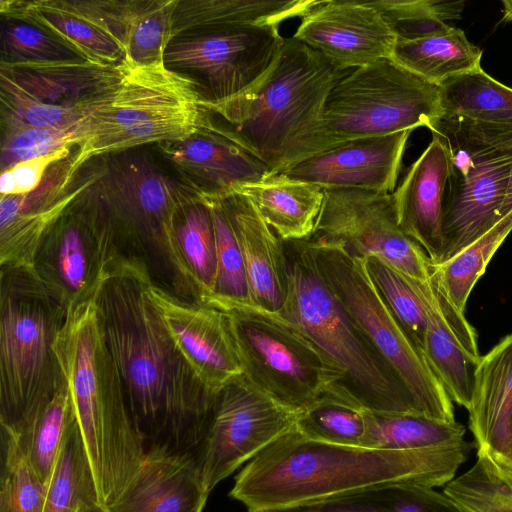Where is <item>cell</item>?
<instances>
[{
	"instance_id": "41",
	"label": "cell",
	"mask_w": 512,
	"mask_h": 512,
	"mask_svg": "<svg viewBox=\"0 0 512 512\" xmlns=\"http://www.w3.org/2000/svg\"><path fill=\"white\" fill-rule=\"evenodd\" d=\"M512 231V211L448 261L434 265L451 300L465 312L468 297L491 258Z\"/></svg>"
},
{
	"instance_id": "11",
	"label": "cell",
	"mask_w": 512,
	"mask_h": 512,
	"mask_svg": "<svg viewBox=\"0 0 512 512\" xmlns=\"http://www.w3.org/2000/svg\"><path fill=\"white\" fill-rule=\"evenodd\" d=\"M440 86L390 58L346 71L331 89L324 112L340 144L425 127L443 117Z\"/></svg>"
},
{
	"instance_id": "10",
	"label": "cell",
	"mask_w": 512,
	"mask_h": 512,
	"mask_svg": "<svg viewBox=\"0 0 512 512\" xmlns=\"http://www.w3.org/2000/svg\"><path fill=\"white\" fill-rule=\"evenodd\" d=\"M215 306L231 316L243 375L277 402L301 411L327 389H341L342 373L293 322L250 304Z\"/></svg>"
},
{
	"instance_id": "18",
	"label": "cell",
	"mask_w": 512,
	"mask_h": 512,
	"mask_svg": "<svg viewBox=\"0 0 512 512\" xmlns=\"http://www.w3.org/2000/svg\"><path fill=\"white\" fill-rule=\"evenodd\" d=\"M149 295L173 341L201 382L217 393L243 374L230 314L185 301L151 281Z\"/></svg>"
},
{
	"instance_id": "37",
	"label": "cell",
	"mask_w": 512,
	"mask_h": 512,
	"mask_svg": "<svg viewBox=\"0 0 512 512\" xmlns=\"http://www.w3.org/2000/svg\"><path fill=\"white\" fill-rule=\"evenodd\" d=\"M91 498H98V495L76 423L68 433L46 483L42 512H76L81 502Z\"/></svg>"
},
{
	"instance_id": "47",
	"label": "cell",
	"mask_w": 512,
	"mask_h": 512,
	"mask_svg": "<svg viewBox=\"0 0 512 512\" xmlns=\"http://www.w3.org/2000/svg\"><path fill=\"white\" fill-rule=\"evenodd\" d=\"M82 124L69 128L13 126L3 127L1 170L65 147L78 146L82 140Z\"/></svg>"
},
{
	"instance_id": "36",
	"label": "cell",
	"mask_w": 512,
	"mask_h": 512,
	"mask_svg": "<svg viewBox=\"0 0 512 512\" xmlns=\"http://www.w3.org/2000/svg\"><path fill=\"white\" fill-rule=\"evenodd\" d=\"M181 255L198 293V302L213 295L216 277V245L209 205L198 199L181 213L176 224Z\"/></svg>"
},
{
	"instance_id": "8",
	"label": "cell",
	"mask_w": 512,
	"mask_h": 512,
	"mask_svg": "<svg viewBox=\"0 0 512 512\" xmlns=\"http://www.w3.org/2000/svg\"><path fill=\"white\" fill-rule=\"evenodd\" d=\"M121 153L85 183V193L106 210L123 240L159 266L175 291L198 302L176 236L177 220L198 191L181 188L145 157Z\"/></svg>"
},
{
	"instance_id": "39",
	"label": "cell",
	"mask_w": 512,
	"mask_h": 512,
	"mask_svg": "<svg viewBox=\"0 0 512 512\" xmlns=\"http://www.w3.org/2000/svg\"><path fill=\"white\" fill-rule=\"evenodd\" d=\"M0 512H42L46 484L36 472L15 434L0 432Z\"/></svg>"
},
{
	"instance_id": "44",
	"label": "cell",
	"mask_w": 512,
	"mask_h": 512,
	"mask_svg": "<svg viewBox=\"0 0 512 512\" xmlns=\"http://www.w3.org/2000/svg\"><path fill=\"white\" fill-rule=\"evenodd\" d=\"M394 32L397 40H412L445 29L446 21L460 19L465 2L440 0L367 1Z\"/></svg>"
},
{
	"instance_id": "52",
	"label": "cell",
	"mask_w": 512,
	"mask_h": 512,
	"mask_svg": "<svg viewBox=\"0 0 512 512\" xmlns=\"http://www.w3.org/2000/svg\"><path fill=\"white\" fill-rule=\"evenodd\" d=\"M512 211V167L509 175L508 188L505 196V200L501 210V217L506 216Z\"/></svg>"
},
{
	"instance_id": "19",
	"label": "cell",
	"mask_w": 512,
	"mask_h": 512,
	"mask_svg": "<svg viewBox=\"0 0 512 512\" xmlns=\"http://www.w3.org/2000/svg\"><path fill=\"white\" fill-rule=\"evenodd\" d=\"M348 71L390 58L397 37L367 1H317L292 36Z\"/></svg>"
},
{
	"instance_id": "33",
	"label": "cell",
	"mask_w": 512,
	"mask_h": 512,
	"mask_svg": "<svg viewBox=\"0 0 512 512\" xmlns=\"http://www.w3.org/2000/svg\"><path fill=\"white\" fill-rule=\"evenodd\" d=\"M444 115L474 122L512 125V88L480 70L440 85Z\"/></svg>"
},
{
	"instance_id": "42",
	"label": "cell",
	"mask_w": 512,
	"mask_h": 512,
	"mask_svg": "<svg viewBox=\"0 0 512 512\" xmlns=\"http://www.w3.org/2000/svg\"><path fill=\"white\" fill-rule=\"evenodd\" d=\"M364 262L366 271L383 302L422 352L427 315L408 277L376 256H368L364 258Z\"/></svg>"
},
{
	"instance_id": "32",
	"label": "cell",
	"mask_w": 512,
	"mask_h": 512,
	"mask_svg": "<svg viewBox=\"0 0 512 512\" xmlns=\"http://www.w3.org/2000/svg\"><path fill=\"white\" fill-rule=\"evenodd\" d=\"M76 423L70 390L64 380L43 405L17 430L12 431L45 484L68 433Z\"/></svg>"
},
{
	"instance_id": "7",
	"label": "cell",
	"mask_w": 512,
	"mask_h": 512,
	"mask_svg": "<svg viewBox=\"0 0 512 512\" xmlns=\"http://www.w3.org/2000/svg\"><path fill=\"white\" fill-rule=\"evenodd\" d=\"M0 426L17 430L64 382L54 352L66 309L33 269L1 267Z\"/></svg>"
},
{
	"instance_id": "53",
	"label": "cell",
	"mask_w": 512,
	"mask_h": 512,
	"mask_svg": "<svg viewBox=\"0 0 512 512\" xmlns=\"http://www.w3.org/2000/svg\"><path fill=\"white\" fill-rule=\"evenodd\" d=\"M502 21L512 22V0L502 1Z\"/></svg>"
},
{
	"instance_id": "26",
	"label": "cell",
	"mask_w": 512,
	"mask_h": 512,
	"mask_svg": "<svg viewBox=\"0 0 512 512\" xmlns=\"http://www.w3.org/2000/svg\"><path fill=\"white\" fill-rule=\"evenodd\" d=\"M468 413L477 449L510 451L512 333L481 357Z\"/></svg>"
},
{
	"instance_id": "38",
	"label": "cell",
	"mask_w": 512,
	"mask_h": 512,
	"mask_svg": "<svg viewBox=\"0 0 512 512\" xmlns=\"http://www.w3.org/2000/svg\"><path fill=\"white\" fill-rule=\"evenodd\" d=\"M83 187L84 184L66 193L46 208L21 213L12 220L0 224L1 267L33 269L45 235L79 196Z\"/></svg>"
},
{
	"instance_id": "43",
	"label": "cell",
	"mask_w": 512,
	"mask_h": 512,
	"mask_svg": "<svg viewBox=\"0 0 512 512\" xmlns=\"http://www.w3.org/2000/svg\"><path fill=\"white\" fill-rule=\"evenodd\" d=\"M199 196L210 207L216 245V277L212 297L204 304L222 302L250 304L249 288L240 247L218 198Z\"/></svg>"
},
{
	"instance_id": "51",
	"label": "cell",
	"mask_w": 512,
	"mask_h": 512,
	"mask_svg": "<svg viewBox=\"0 0 512 512\" xmlns=\"http://www.w3.org/2000/svg\"><path fill=\"white\" fill-rule=\"evenodd\" d=\"M76 512H112L107 506L101 504L98 498L87 499L80 503Z\"/></svg>"
},
{
	"instance_id": "15",
	"label": "cell",
	"mask_w": 512,
	"mask_h": 512,
	"mask_svg": "<svg viewBox=\"0 0 512 512\" xmlns=\"http://www.w3.org/2000/svg\"><path fill=\"white\" fill-rule=\"evenodd\" d=\"M430 131L445 141L449 155V175L443 201L445 251L442 264L503 218L501 210L508 188L512 155L475 142L441 120Z\"/></svg>"
},
{
	"instance_id": "28",
	"label": "cell",
	"mask_w": 512,
	"mask_h": 512,
	"mask_svg": "<svg viewBox=\"0 0 512 512\" xmlns=\"http://www.w3.org/2000/svg\"><path fill=\"white\" fill-rule=\"evenodd\" d=\"M314 0H177L172 37L240 26H278L302 17ZM172 39V40H173Z\"/></svg>"
},
{
	"instance_id": "6",
	"label": "cell",
	"mask_w": 512,
	"mask_h": 512,
	"mask_svg": "<svg viewBox=\"0 0 512 512\" xmlns=\"http://www.w3.org/2000/svg\"><path fill=\"white\" fill-rule=\"evenodd\" d=\"M125 63L117 89L83 122L82 140L68 161L65 185L94 157L181 140L205 125L204 100L188 74L171 70L164 62Z\"/></svg>"
},
{
	"instance_id": "20",
	"label": "cell",
	"mask_w": 512,
	"mask_h": 512,
	"mask_svg": "<svg viewBox=\"0 0 512 512\" xmlns=\"http://www.w3.org/2000/svg\"><path fill=\"white\" fill-rule=\"evenodd\" d=\"M408 280L427 315L423 355L452 402L468 410L482 357L476 331L451 300L434 265L427 281Z\"/></svg>"
},
{
	"instance_id": "31",
	"label": "cell",
	"mask_w": 512,
	"mask_h": 512,
	"mask_svg": "<svg viewBox=\"0 0 512 512\" xmlns=\"http://www.w3.org/2000/svg\"><path fill=\"white\" fill-rule=\"evenodd\" d=\"M285 512H463L432 487L390 483L302 505Z\"/></svg>"
},
{
	"instance_id": "48",
	"label": "cell",
	"mask_w": 512,
	"mask_h": 512,
	"mask_svg": "<svg viewBox=\"0 0 512 512\" xmlns=\"http://www.w3.org/2000/svg\"><path fill=\"white\" fill-rule=\"evenodd\" d=\"M53 2L110 35L125 51L128 33L145 0H53Z\"/></svg>"
},
{
	"instance_id": "1",
	"label": "cell",
	"mask_w": 512,
	"mask_h": 512,
	"mask_svg": "<svg viewBox=\"0 0 512 512\" xmlns=\"http://www.w3.org/2000/svg\"><path fill=\"white\" fill-rule=\"evenodd\" d=\"M148 268L133 255L100 288L96 304L102 334L145 448L159 446L197 459L216 393L173 341L149 295Z\"/></svg>"
},
{
	"instance_id": "54",
	"label": "cell",
	"mask_w": 512,
	"mask_h": 512,
	"mask_svg": "<svg viewBox=\"0 0 512 512\" xmlns=\"http://www.w3.org/2000/svg\"><path fill=\"white\" fill-rule=\"evenodd\" d=\"M510 450H512V416L510 421Z\"/></svg>"
},
{
	"instance_id": "21",
	"label": "cell",
	"mask_w": 512,
	"mask_h": 512,
	"mask_svg": "<svg viewBox=\"0 0 512 512\" xmlns=\"http://www.w3.org/2000/svg\"><path fill=\"white\" fill-rule=\"evenodd\" d=\"M411 131L349 141L281 172L322 188H358L392 194Z\"/></svg>"
},
{
	"instance_id": "4",
	"label": "cell",
	"mask_w": 512,
	"mask_h": 512,
	"mask_svg": "<svg viewBox=\"0 0 512 512\" xmlns=\"http://www.w3.org/2000/svg\"><path fill=\"white\" fill-rule=\"evenodd\" d=\"M54 352L70 390L99 502L108 507L133 478L146 448L102 334L96 296L67 312Z\"/></svg>"
},
{
	"instance_id": "40",
	"label": "cell",
	"mask_w": 512,
	"mask_h": 512,
	"mask_svg": "<svg viewBox=\"0 0 512 512\" xmlns=\"http://www.w3.org/2000/svg\"><path fill=\"white\" fill-rule=\"evenodd\" d=\"M443 493L463 512H512V480L483 450H477L475 464L448 482Z\"/></svg>"
},
{
	"instance_id": "14",
	"label": "cell",
	"mask_w": 512,
	"mask_h": 512,
	"mask_svg": "<svg viewBox=\"0 0 512 512\" xmlns=\"http://www.w3.org/2000/svg\"><path fill=\"white\" fill-rule=\"evenodd\" d=\"M313 240L342 247L352 257L376 256L400 273L425 282L433 263L399 226L392 194L326 188Z\"/></svg>"
},
{
	"instance_id": "22",
	"label": "cell",
	"mask_w": 512,
	"mask_h": 512,
	"mask_svg": "<svg viewBox=\"0 0 512 512\" xmlns=\"http://www.w3.org/2000/svg\"><path fill=\"white\" fill-rule=\"evenodd\" d=\"M209 493L193 455L151 446L108 508L112 512H202Z\"/></svg>"
},
{
	"instance_id": "24",
	"label": "cell",
	"mask_w": 512,
	"mask_h": 512,
	"mask_svg": "<svg viewBox=\"0 0 512 512\" xmlns=\"http://www.w3.org/2000/svg\"><path fill=\"white\" fill-rule=\"evenodd\" d=\"M160 147L204 197H224L271 173L261 160L206 124L189 137Z\"/></svg>"
},
{
	"instance_id": "17",
	"label": "cell",
	"mask_w": 512,
	"mask_h": 512,
	"mask_svg": "<svg viewBox=\"0 0 512 512\" xmlns=\"http://www.w3.org/2000/svg\"><path fill=\"white\" fill-rule=\"evenodd\" d=\"M284 38L278 26H240L174 38L164 53L167 68L188 71L203 104L231 99L255 85L274 64Z\"/></svg>"
},
{
	"instance_id": "45",
	"label": "cell",
	"mask_w": 512,
	"mask_h": 512,
	"mask_svg": "<svg viewBox=\"0 0 512 512\" xmlns=\"http://www.w3.org/2000/svg\"><path fill=\"white\" fill-rule=\"evenodd\" d=\"M177 0H145L125 44V61L135 66L164 62L172 41V15Z\"/></svg>"
},
{
	"instance_id": "27",
	"label": "cell",
	"mask_w": 512,
	"mask_h": 512,
	"mask_svg": "<svg viewBox=\"0 0 512 512\" xmlns=\"http://www.w3.org/2000/svg\"><path fill=\"white\" fill-rule=\"evenodd\" d=\"M236 193L253 203L283 241L303 240L312 235L324 198L321 186L283 173H269L257 182L241 186Z\"/></svg>"
},
{
	"instance_id": "46",
	"label": "cell",
	"mask_w": 512,
	"mask_h": 512,
	"mask_svg": "<svg viewBox=\"0 0 512 512\" xmlns=\"http://www.w3.org/2000/svg\"><path fill=\"white\" fill-rule=\"evenodd\" d=\"M3 19L1 62H54L82 58L64 42L33 24L12 18Z\"/></svg>"
},
{
	"instance_id": "49",
	"label": "cell",
	"mask_w": 512,
	"mask_h": 512,
	"mask_svg": "<svg viewBox=\"0 0 512 512\" xmlns=\"http://www.w3.org/2000/svg\"><path fill=\"white\" fill-rule=\"evenodd\" d=\"M70 148L32 158L3 170L0 176L1 195H21L35 191L43 181L48 168L70 155Z\"/></svg>"
},
{
	"instance_id": "25",
	"label": "cell",
	"mask_w": 512,
	"mask_h": 512,
	"mask_svg": "<svg viewBox=\"0 0 512 512\" xmlns=\"http://www.w3.org/2000/svg\"><path fill=\"white\" fill-rule=\"evenodd\" d=\"M218 199L241 250L250 305L278 313L288 289L289 267L284 241L244 195L235 192Z\"/></svg>"
},
{
	"instance_id": "13",
	"label": "cell",
	"mask_w": 512,
	"mask_h": 512,
	"mask_svg": "<svg viewBox=\"0 0 512 512\" xmlns=\"http://www.w3.org/2000/svg\"><path fill=\"white\" fill-rule=\"evenodd\" d=\"M83 190L45 235L33 270L66 309L94 298L134 254L106 210Z\"/></svg>"
},
{
	"instance_id": "34",
	"label": "cell",
	"mask_w": 512,
	"mask_h": 512,
	"mask_svg": "<svg viewBox=\"0 0 512 512\" xmlns=\"http://www.w3.org/2000/svg\"><path fill=\"white\" fill-rule=\"evenodd\" d=\"M465 427L416 414H386L367 411L364 447L412 450L453 445L464 441Z\"/></svg>"
},
{
	"instance_id": "16",
	"label": "cell",
	"mask_w": 512,
	"mask_h": 512,
	"mask_svg": "<svg viewBox=\"0 0 512 512\" xmlns=\"http://www.w3.org/2000/svg\"><path fill=\"white\" fill-rule=\"evenodd\" d=\"M300 411L277 402L241 374L214 399L197 456L205 488L211 490L244 462L296 427Z\"/></svg>"
},
{
	"instance_id": "5",
	"label": "cell",
	"mask_w": 512,
	"mask_h": 512,
	"mask_svg": "<svg viewBox=\"0 0 512 512\" xmlns=\"http://www.w3.org/2000/svg\"><path fill=\"white\" fill-rule=\"evenodd\" d=\"M284 244L288 289L278 313L301 328L320 348L342 373L341 389L365 410L421 415L398 376L356 328L322 280L307 240Z\"/></svg>"
},
{
	"instance_id": "3",
	"label": "cell",
	"mask_w": 512,
	"mask_h": 512,
	"mask_svg": "<svg viewBox=\"0 0 512 512\" xmlns=\"http://www.w3.org/2000/svg\"><path fill=\"white\" fill-rule=\"evenodd\" d=\"M346 71L294 37L284 38L270 70L250 89L206 109V125L284 172L340 144L328 133V95Z\"/></svg>"
},
{
	"instance_id": "29",
	"label": "cell",
	"mask_w": 512,
	"mask_h": 512,
	"mask_svg": "<svg viewBox=\"0 0 512 512\" xmlns=\"http://www.w3.org/2000/svg\"><path fill=\"white\" fill-rule=\"evenodd\" d=\"M3 17L33 24L64 42L82 58L98 63L120 64L123 47L110 35L54 4L53 0L0 2Z\"/></svg>"
},
{
	"instance_id": "9",
	"label": "cell",
	"mask_w": 512,
	"mask_h": 512,
	"mask_svg": "<svg viewBox=\"0 0 512 512\" xmlns=\"http://www.w3.org/2000/svg\"><path fill=\"white\" fill-rule=\"evenodd\" d=\"M318 272L350 320L392 368L421 415L455 422L452 400L374 287L364 259L342 247L306 239Z\"/></svg>"
},
{
	"instance_id": "30",
	"label": "cell",
	"mask_w": 512,
	"mask_h": 512,
	"mask_svg": "<svg viewBox=\"0 0 512 512\" xmlns=\"http://www.w3.org/2000/svg\"><path fill=\"white\" fill-rule=\"evenodd\" d=\"M482 54L463 30L448 25L425 37L397 40L391 59L440 86L450 78L480 70Z\"/></svg>"
},
{
	"instance_id": "2",
	"label": "cell",
	"mask_w": 512,
	"mask_h": 512,
	"mask_svg": "<svg viewBox=\"0 0 512 512\" xmlns=\"http://www.w3.org/2000/svg\"><path fill=\"white\" fill-rule=\"evenodd\" d=\"M472 447L465 440L412 450L348 446L310 439L295 427L246 464L229 496L248 512H285L383 484L439 487L455 478Z\"/></svg>"
},
{
	"instance_id": "50",
	"label": "cell",
	"mask_w": 512,
	"mask_h": 512,
	"mask_svg": "<svg viewBox=\"0 0 512 512\" xmlns=\"http://www.w3.org/2000/svg\"><path fill=\"white\" fill-rule=\"evenodd\" d=\"M477 450H483L492 461L496 469L503 476L512 480V450L507 452L491 450L488 448H480Z\"/></svg>"
},
{
	"instance_id": "12",
	"label": "cell",
	"mask_w": 512,
	"mask_h": 512,
	"mask_svg": "<svg viewBox=\"0 0 512 512\" xmlns=\"http://www.w3.org/2000/svg\"><path fill=\"white\" fill-rule=\"evenodd\" d=\"M125 69L124 60L1 62L2 128L78 126L117 89Z\"/></svg>"
},
{
	"instance_id": "23",
	"label": "cell",
	"mask_w": 512,
	"mask_h": 512,
	"mask_svg": "<svg viewBox=\"0 0 512 512\" xmlns=\"http://www.w3.org/2000/svg\"><path fill=\"white\" fill-rule=\"evenodd\" d=\"M448 175L446 143L432 133L427 148L392 193L400 228L424 249L433 265L444 257L443 201Z\"/></svg>"
},
{
	"instance_id": "35",
	"label": "cell",
	"mask_w": 512,
	"mask_h": 512,
	"mask_svg": "<svg viewBox=\"0 0 512 512\" xmlns=\"http://www.w3.org/2000/svg\"><path fill=\"white\" fill-rule=\"evenodd\" d=\"M296 430L322 442L364 446L367 410L340 387L333 386L299 412Z\"/></svg>"
}]
</instances>
